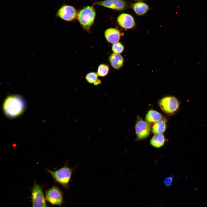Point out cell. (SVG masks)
Segmentation results:
<instances>
[{
  "label": "cell",
  "mask_w": 207,
  "mask_h": 207,
  "mask_svg": "<svg viewBox=\"0 0 207 207\" xmlns=\"http://www.w3.org/2000/svg\"><path fill=\"white\" fill-rule=\"evenodd\" d=\"M25 102L21 97L12 95L7 97L3 105V109L8 116L14 118L20 115L24 110Z\"/></svg>",
  "instance_id": "1"
},
{
  "label": "cell",
  "mask_w": 207,
  "mask_h": 207,
  "mask_svg": "<svg viewBox=\"0 0 207 207\" xmlns=\"http://www.w3.org/2000/svg\"><path fill=\"white\" fill-rule=\"evenodd\" d=\"M76 168L70 167L66 162L64 166L57 170H52L48 169L45 170L51 175L55 181L67 189L69 188V182L72 174Z\"/></svg>",
  "instance_id": "2"
},
{
  "label": "cell",
  "mask_w": 207,
  "mask_h": 207,
  "mask_svg": "<svg viewBox=\"0 0 207 207\" xmlns=\"http://www.w3.org/2000/svg\"><path fill=\"white\" fill-rule=\"evenodd\" d=\"M95 15L92 7L87 6L80 11L77 14V18L83 28L88 31L94 22Z\"/></svg>",
  "instance_id": "3"
},
{
  "label": "cell",
  "mask_w": 207,
  "mask_h": 207,
  "mask_svg": "<svg viewBox=\"0 0 207 207\" xmlns=\"http://www.w3.org/2000/svg\"><path fill=\"white\" fill-rule=\"evenodd\" d=\"M43 185H39L34 181L33 186L30 188L31 192L30 198L32 203V207H48L43 191Z\"/></svg>",
  "instance_id": "4"
},
{
  "label": "cell",
  "mask_w": 207,
  "mask_h": 207,
  "mask_svg": "<svg viewBox=\"0 0 207 207\" xmlns=\"http://www.w3.org/2000/svg\"><path fill=\"white\" fill-rule=\"evenodd\" d=\"M63 195L61 189L55 186L47 190L45 194L46 201L50 204L60 207L64 203Z\"/></svg>",
  "instance_id": "5"
},
{
  "label": "cell",
  "mask_w": 207,
  "mask_h": 207,
  "mask_svg": "<svg viewBox=\"0 0 207 207\" xmlns=\"http://www.w3.org/2000/svg\"><path fill=\"white\" fill-rule=\"evenodd\" d=\"M159 104L160 107L164 112L172 114L178 110L179 103L175 97L167 96L162 98L160 101Z\"/></svg>",
  "instance_id": "6"
},
{
  "label": "cell",
  "mask_w": 207,
  "mask_h": 207,
  "mask_svg": "<svg viewBox=\"0 0 207 207\" xmlns=\"http://www.w3.org/2000/svg\"><path fill=\"white\" fill-rule=\"evenodd\" d=\"M137 139H144L147 137L150 133V124L138 116L135 126Z\"/></svg>",
  "instance_id": "7"
},
{
  "label": "cell",
  "mask_w": 207,
  "mask_h": 207,
  "mask_svg": "<svg viewBox=\"0 0 207 207\" xmlns=\"http://www.w3.org/2000/svg\"><path fill=\"white\" fill-rule=\"evenodd\" d=\"M57 16L62 19L68 21L73 20L77 16L76 10L72 6L64 5L58 11Z\"/></svg>",
  "instance_id": "8"
},
{
  "label": "cell",
  "mask_w": 207,
  "mask_h": 207,
  "mask_svg": "<svg viewBox=\"0 0 207 207\" xmlns=\"http://www.w3.org/2000/svg\"><path fill=\"white\" fill-rule=\"evenodd\" d=\"M117 21L118 24L125 29L132 28L135 26V22L133 17L131 15L123 13L118 17Z\"/></svg>",
  "instance_id": "9"
},
{
  "label": "cell",
  "mask_w": 207,
  "mask_h": 207,
  "mask_svg": "<svg viewBox=\"0 0 207 207\" xmlns=\"http://www.w3.org/2000/svg\"><path fill=\"white\" fill-rule=\"evenodd\" d=\"M96 4L112 9L121 10L126 7V4L123 0H106L97 2Z\"/></svg>",
  "instance_id": "10"
},
{
  "label": "cell",
  "mask_w": 207,
  "mask_h": 207,
  "mask_svg": "<svg viewBox=\"0 0 207 207\" xmlns=\"http://www.w3.org/2000/svg\"><path fill=\"white\" fill-rule=\"evenodd\" d=\"M121 35V33L118 30L112 28L106 29L104 32L105 37L107 41L112 44L118 42Z\"/></svg>",
  "instance_id": "11"
},
{
  "label": "cell",
  "mask_w": 207,
  "mask_h": 207,
  "mask_svg": "<svg viewBox=\"0 0 207 207\" xmlns=\"http://www.w3.org/2000/svg\"><path fill=\"white\" fill-rule=\"evenodd\" d=\"M132 7L136 14L139 16L145 14L150 9L149 6L147 4L141 1L133 3Z\"/></svg>",
  "instance_id": "12"
},
{
  "label": "cell",
  "mask_w": 207,
  "mask_h": 207,
  "mask_svg": "<svg viewBox=\"0 0 207 207\" xmlns=\"http://www.w3.org/2000/svg\"><path fill=\"white\" fill-rule=\"evenodd\" d=\"M109 60L111 66L115 69H120L123 65V58L120 54L112 53L110 56Z\"/></svg>",
  "instance_id": "13"
},
{
  "label": "cell",
  "mask_w": 207,
  "mask_h": 207,
  "mask_svg": "<svg viewBox=\"0 0 207 207\" xmlns=\"http://www.w3.org/2000/svg\"><path fill=\"white\" fill-rule=\"evenodd\" d=\"M162 116L160 113L153 110L149 111L146 116V122L149 124L155 123L160 120Z\"/></svg>",
  "instance_id": "14"
},
{
  "label": "cell",
  "mask_w": 207,
  "mask_h": 207,
  "mask_svg": "<svg viewBox=\"0 0 207 207\" xmlns=\"http://www.w3.org/2000/svg\"><path fill=\"white\" fill-rule=\"evenodd\" d=\"M164 135L161 134H155L150 141V144L156 148H160L162 146L165 142Z\"/></svg>",
  "instance_id": "15"
},
{
  "label": "cell",
  "mask_w": 207,
  "mask_h": 207,
  "mask_svg": "<svg viewBox=\"0 0 207 207\" xmlns=\"http://www.w3.org/2000/svg\"><path fill=\"white\" fill-rule=\"evenodd\" d=\"M166 125L165 121L161 120L154 123L152 127V131L155 134L163 133L166 130Z\"/></svg>",
  "instance_id": "16"
},
{
  "label": "cell",
  "mask_w": 207,
  "mask_h": 207,
  "mask_svg": "<svg viewBox=\"0 0 207 207\" xmlns=\"http://www.w3.org/2000/svg\"><path fill=\"white\" fill-rule=\"evenodd\" d=\"M85 78L87 82L95 85H99L101 83V80L98 79L97 73L95 72H91L87 73Z\"/></svg>",
  "instance_id": "17"
},
{
  "label": "cell",
  "mask_w": 207,
  "mask_h": 207,
  "mask_svg": "<svg viewBox=\"0 0 207 207\" xmlns=\"http://www.w3.org/2000/svg\"><path fill=\"white\" fill-rule=\"evenodd\" d=\"M109 67L108 66L104 64H100L97 69V74L99 76L104 77L108 73Z\"/></svg>",
  "instance_id": "18"
},
{
  "label": "cell",
  "mask_w": 207,
  "mask_h": 207,
  "mask_svg": "<svg viewBox=\"0 0 207 207\" xmlns=\"http://www.w3.org/2000/svg\"><path fill=\"white\" fill-rule=\"evenodd\" d=\"M124 47L123 45L120 42L114 43L112 46V50L115 53L120 54L124 51Z\"/></svg>",
  "instance_id": "19"
},
{
  "label": "cell",
  "mask_w": 207,
  "mask_h": 207,
  "mask_svg": "<svg viewBox=\"0 0 207 207\" xmlns=\"http://www.w3.org/2000/svg\"><path fill=\"white\" fill-rule=\"evenodd\" d=\"M172 177H170L165 178L164 181V183L167 186H170L172 184Z\"/></svg>",
  "instance_id": "20"
},
{
  "label": "cell",
  "mask_w": 207,
  "mask_h": 207,
  "mask_svg": "<svg viewBox=\"0 0 207 207\" xmlns=\"http://www.w3.org/2000/svg\"><path fill=\"white\" fill-rule=\"evenodd\" d=\"M135 0L137 1H142L143 0Z\"/></svg>",
  "instance_id": "21"
}]
</instances>
